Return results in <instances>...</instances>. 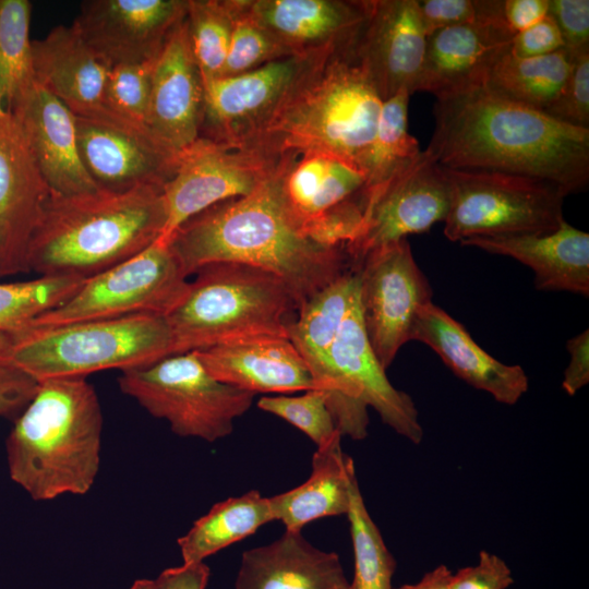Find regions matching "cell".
<instances>
[{
    "mask_svg": "<svg viewBox=\"0 0 589 589\" xmlns=\"http://www.w3.org/2000/svg\"><path fill=\"white\" fill-rule=\"evenodd\" d=\"M426 151L444 168L552 183L566 195L589 183V129L503 97L485 85L436 98Z\"/></svg>",
    "mask_w": 589,
    "mask_h": 589,
    "instance_id": "cell-1",
    "label": "cell"
},
{
    "mask_svg": "<svg viewBox=\"0 0 589 589\" xmlns=\"http://www.w3.org/2000/svg\"><path fill=\"white\" fill-rule=\"evenodd\" d=\"M165 241L189 276L217 262L255 266L281 278L300 306L354 268L345 248L318 244L298 229L272 177L252 194L217 203L191 217Z\"/></svg>",
    "mask_w": 589,
    "mask_h": 589,
    "instance_id": "cell-2",
    "label": "cell"
},
{
    "mask_svg": "<svg viewBox=\"0 0 589 589\" xmlns=\"http://www.w3.org/2000/svg\"><path fill=\"white\" fill-rule=\"evenodd\" d=\"M166 224L160 188L51 194L28 244V273L88 279L149 247Z\"/></svg>",
    "mask_w": 589,
    "mask_h": 589,
    "instance_id": "cell-3",
    "label": "cell"
},
{
    "mask_svg": "<svg viewBox=\"0 0 589 589\" xmlns=\"http://www.w3.org/2000/svg\"><path fill=\"white\" fill-rule=\"evenodd\" d=\"M103 425L86 377L39 381L5 441L11 480L37 502L86 494L99 471Z\"/></svg>",
    "mask_w": 589,
    "mask_h": 589,
    "instance_id": "cell-4",
    "label": "cell"
},
{
    "mask_svg": "<svg viewBox=\"0 0 589 589\" xmlns=\"http://www.w3.org/2000/svg\"><path fill=\"white\" fill-rule=\"evenodd\" d=\"M382 104L351 46L318 57L261 133L242 144L278 156L323 151L357 165L373 140Z\"/></svg>",
    "mask_w": 589,
    "mask_h": 589,
    "instance_id": "cell-5",
    "label": "cell"
},
{
    "mask_svg": "<svg viewBox=\"0 0 589 589\" xmlns=\"http://www.w3.org/2000/svg\"><path fill=\"white\" fill-rule=\"evenodd\" d=\"M183 300L166 315L173 354L259 337H287L300 302L278 276L233 262L194 272Z\"/></svg>",
    "mask_w": 589,
    "mask_h": 589,
    "instance_id": "cell-6",
    "label": "cell"
},
{
    "mask_svg": "<svg viewBox=\"0 0 589 589\" xmlns=\"http://www.w3.org/2000/svg\"><path fill=\"white\" fill-rule=\"evenodd\" d=\"M173 354L166 316L134 314L50 326H27L9 334L0 359L35 381L120 372Z\"/></svg>",
    "mask_w": 589,
    "mask_h": 589,
    "instance_id": "cell-7",
    "label": "cell"
},
{
    "mask_svg": "<svg viewBox=\"0 0 589 589\" xmlns=\"http://www.w3.org/2000/svg\"><path fill=\"white\" fill-rule=\"evenodd\" d=\"M118 384L151 416L166 420L178 436L211 443L232 432L235 420L250 409L255 396L213 377L195 351L122 371Z\"/></svg>",
    "mask_w": 589,
    "mask_h": 589,
    "instance_id": "cell-8",
    "label": "cell"
},
{
    "mask_svg": "<svg viewBox=\"0 0 589 589\" xmlns=\"http://www.w3.org/2000/svg\"><path fill=\"white\" fill-rule=\"evenodd\" d=\"M321 390L341 436L361 440L368 435V407L383 423L413 444H420L423 429L411 397L395 388L368 341L359 308L353 299L332 345L329 368Z\"/></svg>",
    "mask_w": 589,
    "mask_h": 589,
    "instance_id": "cell-9",
    "label": "cell"
},
{
    "mask_svg": "<svg viewBox=\"0 0 589 589\" xmlns=\"http://www.w3.org/2000/svg\"><path fill=\"white\" fill-rule=\"evenodd\" d=\"M446 172L450 206L444 236L449 241L551 232L564 220L567 195L552 183L494 171Z\"/></svg>",
    "mask_w": 589,
    "mask_h": 589,
    "instance_id": "cell-10",
    "label": "cell"
},
{
    "mask_svg": "<svg viewBox=\"0 0 589 589\" xmlns=\"http://www.w3.org/2000/svg\"><path fill=\"white\" fill-rule=\"evenodd\" d=\"M188 277L169 242L158 239L132 257L85 279L71 298L28 326L134 314L166 316L185 297Z\"/></svg>",
    "mask_w": 589,
    "mask_h": 589,
    "instance_id": "cell-11",
    "label": "cell"
},
{
    "mask_svg": "<svg viewBox=\"0 0 589 589\" xmlns=\"http://www.w3.org/2000/svg\"><path fill=\"white\" fill-rule=\"evenodd\" d=\"M358 272L362 325L372 351L386 370L399 349L412 340L417 316L432 301V289L407 239L371 251Z\"/></svg>",
    "mask_w": 589,
    "mask_h": 589,
    "instance_id": "cell-12",
    "label": "cell"
},
{
    "mask_svg": "<svg viewBox=\"0 0 589 589\" xmlns=\"http://www.w3.org/2000/svg\"><path fill=\"white\" fill-rule=\"evenodd\" d=\"M279 156L199 137L179 153L176 171L163 189L167 224L159 239L167 240L184 221L217 203L255 192L272 177Z\"/></svg>",
    "mask_w": 589,
    "mask_h": 589,
    "instance_id": "cell-13",
    "label": "cell"
},
{
    "mask_svg": "<svg viewBox=\"0 0 589 589\" xmlns=\"http://www.w3.org/2000/svg\"><path fill=\"white\" fill-rule=\"evenodd\" d=\"M75 119L81 159L98 190L164 189L172 178L179 153L159 141L147 127L109 109Z\"/></svg>",
    "mask_w": 589,
    "mask_h": 589,
    "instance_id": "cell-14",
    "label": "cell"
},
{
    "mask_svg": "<svg viewBox=\"0 0 589 589\" xmlns=\"http://www.w3.org/2000/svg\"><path fill=\"white\" fill-rule=\"evenodd\" d=\"M449 206L446 169L426 149L421 151L412 163L368 195L363 230L345 248L352 265L358 268L371 251L444 223Z\"/></svg>",
    "mask_w": 589,
    "mask_h": 589,
    "instance_id": "cell-15",
    "label": "cell"
},
{
    "mask_svg": "<svg viewBox=\"0 0 589 589\" xmlns=\"http://www.w3.org/2000/svg\"><path fill=\"white\" fill-rule=\"evenodd\" d=\"M321 56L290 57L239 75L203 80L200 137L226 144L253 140Z\"/></svg>",
    "mask_w": 589,
    "mask_h": 589,
    "instance_id": "cell-16",
    "label": "cell"
},
{
    "mask_svg": "<svg viewBox=\"0 0 589 589\" xmlns=\"http://www.w3.org/2000/svg\"><path fill=\"white\" fill-rule=\"evenodd\" d=\"M187 8L188 0H86L72 25L110 69L155 60Z\"/></svg>",
    "mask_w": 589,
    "mask_h": 589,
    "instance_id": "cell-17",
    "label": "cell"
},
{
    "mask_svg": "<svg viewBox=\"0 0 589 589\" xmlns=\"http://www.w3.org/2000/svg\"><path fill=\"white\" fill-rule=\"evenodd\" d=\"M426 39L418 0H369L352 51L383 103L416 92Z\"/></svg>",
    "mask_w": 589,
    "mask_h": 589,
    "instance_id": "cell-18",
    "label": "cell"
},
{
    "mask_svg": "<svg viewBox=\"0 0 589 589\" xmlns=\"http://www.w3.org/2000/svg\"><path fill=\"white\" fill-rule=\"evenodd\" d=\"M50 195L16 119L0 104V277L28 273V244Z\"/></svg>",
    "mask_w": 589,
    "mask_h": 589,
    "instance_id": "cell-19",
    "label": "cell"
},
{
    "mask_svg": "<svg viewBox=\"0 0 589 589\" xmlns=\"http://www.w3.org/2000/svg\"><path fill=\"white\" fill-rule=\"evenodd\" d=\"M52 195L97 191L81 159L75 115L35 80L8 108Z\"/></svg>",
    "mask_w": 589,
    "mask_h": 589,
    "instance_id": "cell-20",
    "label": "cell"
},
{
    "mask_svg": "<svg viewBox=\"0 0 589 589\" xmlns=\"http://www.w3.org/2000/svg\"><path fill=\"white\" fill-rule=\"evenodd\" d=\"M244 12L294 56L351 47L365 21L369 0H240Z\"/></svg>",
    "mask_w": 589,
    "mask_h": 589,
    "instance_id": "cell-21",
    "label": "cell"
},
{
    "mask_svg": "<svg viewBox=\"0 0 589 589\" xmlns=\"http://www.w3.org/2000/svg\"><path fill=\"white\" fill-rule=\"evenodd\" d=\"M203 105V80L183 20L155 60L146 125L159 141L180 153L200 137Z\"/></svg>",
    "mask_w": 589,
    "mask_h": 589,
    "instance_id": "cell-22",
    "label": "cell"
},
{
    "mask_svg": "<svg viewBox=\"0 0 589 589\" xmlns=\"http://www.w3.org/2000/svg\"><path fill=\"white\" fill-rule=\"evenodd\" d=\"M272 179L283 207L303 235L365 187V176L353 161L323 151L283 153Z\"/></svg>",
    "mask_w": 589,
    "mask_h": 589,
    "instance_id": "cell-23",
    "label": "cell"
},
{
    "mask_svg": "<svg viewBox=\"0 0 589 589\" xmlns=\"http://www.w3.org/2000/svg\"><path fill=\"white\" fill-rule=\"evenodd\" d=\"M195 352L213 377L253 395L314 388L303 359L287 337L231 341Z\"/></svg>",
    "mask_w": 589,
    "mask_h": 589,
    "instance_id": "cell-24",
    "label": "cell"
},
{
    "mask_svg": "<svg viewBox=\"0 0 589 589\" xmlns=\"http://www.w3.org/2000/svg\"><path fill=\"white\" fill-rule=\"evenodd\" d=\"M412 340L428 345L458 377L501 404L515 405L528 389L520 365L505 364L485 352L459 322L432 301L419 311Z\"/></svg>",
    "mask_w": 589,
    "mask_h": 589,
    "instance_id": "cell-25",
    "label": "cell"
},
{
    "mask_svg": "<svg viewBox=\"0 0 589 589\" xmlns=\"http://www.w3.org/2000/svg\"><path fill=\"white\" fill-rule=\"evenodd\" d=\"M34 80L61 100L75 116L107 109L105 84L108 68L76 28L59 25L32 40Z\"/></svg>",
    "mask_w": 589,
    "mask_h": 589,
    "instance_id": "cell-26",
    "label": "cell"
},
{
    "mask_svg": "<svg viewBox=\"0 0 589 589\" xmlns=\"http://www.w3.org/2000/svg\"><path fill=\"white\" fill-rule=\"evenodd\" d=\"M512 37L485 24L449 26L431 33L416 92L436 98L484 84L495 60Z\"/></svg>",
    "mask_w": 589,
    "mask_h": 589,
    "instance_id": "cell-27",
    "label": "cell"
},
{
    "mask_svg": "<svg viewBox=\"0 0 589 589\" xmlns=\"http://www.w3.org/2000/svg\"><path fill=\"white\" fill-rule=\"evenodd\" d=\"M460 243L519 261L533 272L539 290L589 294V233L565 219L551 232L471 238Z\"/></svg>",
    "mask_w": 589,
    "mask_h": 589,
    "instance_id": "cell-28",
    "label": "cell"
},
{
    "mask_svg": "<svg viewBox=\"0 0 589 589\" xmlns=\"http://www.w3.org/2000/svg\"><path fill=\"white\" fill-rule=\"evenodd\" d=\"M339 556L312 545L301 531L242 554L235 589H348Z\"/></svg>",
    "mask_w": 589,
    "mask_h": 589,
    "instance_id": "cell-29",
    "label": "cell"
},
{
    "mask_svg": "<svg viewBox=\"0 0 589 589\" xmlns=\"http://www.w3.org/2000/svg\"><path fill=\"white\" fill-rule=\"evenodd\" d=\"M340 440L317 447L311 476L303 484L268 497L274 519L281 521L286 530L301 531L315 519L347 514L356 469L352 459L342 453Z\"/></svg>",
    "mask_w": 589,
    "mask_h": 589,
    "instance_id": "cell-30",
    "label": "cell"
},
{
    "mask_svg": "<svg viewBox=\"0 0 589 589\" xmlns=\"http://www.w3.org/2000/svg\"><path fill=\"white\" fill-rule=\"evenodd\" d=\"M273 520L268 497L255 490L217 503L178 539L183 563L203 562Z\"/></svg>",
    "mask_w": 589,
    "mask_h": 589,
    "instance_id": "cell-31",
    "label": "cell"
},
{
    "mask_svg": "<svg viewBox=\"0 0 589 589\" xmlns=\"http://www.w3.org/2000/svg\"><path fill=\"white\" fill-rule=\"evenodd\" d=\"M508 49L492 64L483 85L503 97L544 111L569 74L572 56L561 49L545 56L520 58Z\"/></svg>",
    "mask_w": 589,
    "mask_h": 589,
    "instance_id": "cell-32",
    "label": "cell"
},
{
    "mask_svg": "<svg viewBox=\"0 0 589 589\" xmlns=\"http://www.w3.org/2000/svg\"><path fill=\"white\" fill-rule=\"evenodd\" d=\"M410 95L402 88L382 104L373 140L357 163L365 176L368 194L382 188L421 153L418 141L408 133Z\"/></svg>",
    "mask_w": 589,
    "mask_h": 589,
    "instance_id": "cell-33",
    "label": "cell"
},
{
    "mask_svg": "<svg viewBox=\"0 0 589 589\" xmlns=\"http://www.w3.org/2000/svg\"><path fill=\"white\" fill-rule=\"evenodd\" d=\"M346 515L354 557L353 578L348 589H393L396 562L368 512L356 474L350 481Z\"/></svg>",
    "mask_w": 589,
    "mask_h": 589,
    "instance_id": "cell-34",
    "label": "cell"
},
{
    "mask_svg": "<svg viewBox=\"0 0 589 589\" xmlns=\"http://www.w3.org/2000/svg\"><path fill=\"white\" fill-rule=\"evenodd\" d=\"M31 19L28 0H0V104L7 109L34 81Z\"/></svg>",
    "mask_w": 589,
    "mask_h": 589,
    "instance_id": "cell-35",
    "label": "cell"
},
{
    "mask_svg": "<svg viewBox=\"0 0 589 589\" xmlns=\"http://www.w3.org/2000/svg\"><path fill=\"white\" fill-rule=\"evenodd\" d=\"M84 281L69 276H38L0 284V333L12 334L27 327L71 298Z\"/></svg>",
    "mask_w": 589,
    "mask_h": 589,
    "instance_id": "cell-36",
    "label": "cell"
},
{
    "mask_svg": "<svg viewBox=\"0 0 589 589\" xmlns=\"http://www.w3.org/2000/svg\"><path fill=\"white\" fill-rule=\"evenodd\" d=\"M184 21L202 80L220 77L233 28L230 0H188Z\"/></svg>",
    "mask_w": 589,
    "mask_h": 589,
    "instance_id": "cell-37",
    "label": "cell"
},
{
    "mask_svg": "<svg viewBox=\"0 0 589 589\" xmlns=\"http://www.w3.org/2000/svg\"><path fill=\"white\" fill-rule=\"evenodd\" d=\"M233 28L221 76H235L269 62L297 57L274 34L253 21L240 0H230Z\"/></svg>",
    "mask_w": 589,
    "mask_h": 589,
    "instance_id": "cell-38",
    "label": "cell"
},
{
    "mask_svg": "<svg viewBox=\"0 0 589 589\" xmlns=\"http://www.w3.org/2000/svg\"><path fill=\"white\" fill-rule=\"evenodd\" d=\"M257 407L289 422L317 447L330 443L341 434L337 430L324 394L318 389L305 390L303 395L288 397H262Z\"/></svg>",
    "mask_w": 589,
    "mask_h": 589,
    "instance_id": "cell-39",
    "label": "cell"
},
{
    "mask_svg": "<svg viewBox=\"0 0 589 589\" xmlns=\"http://www.w3.org/2000/svg\"><path fill=\"white\" fill-rule=\"evenodd\" d=\"M155 60L110 68L105 84L106 108L129 121L147 127Z\"/></svg>",
    "mask_w": 589,
    "mask_h": 589,
    "instance_id": "cell-40",
    "label": "cell"
},
{
    "mask_svg": "<svg viewBox=\"0 0 589 589\" xmlns=\"http://www.w3.org/2000/svg\"><path fill=\"white\" fill-rule=\"evenodd\" d=\"M570 56L569 74L543 112L566 124L589 129V49Z\"/></svg>",
    "mask_w": 589,
    "mask_h": 589,
    "instance_id": "cell-41",
    "label": "cell"
},
{
    "mask_svg": "<svg viewBox=\"0 0 589 589\" xmlns=\"http://www.w3.org/2000/svg\"><path fill=\"white\" fill-rule=\"evenodd\" d=\"M550 0H481V21L510 37L549 13Z\"/></svg>",
    "mask_w": 589,
    "mask_h": 589,
    "instance_id": "cell-42",
    "label": "cell"
},
{
    "mask_svg": "<svg viewBox=\"0 0 589 589\" xmlns=\"http://www.w3.org/2000/svg\"><path fill=\"white\" fill-rule=\"evenodd\" d=\"M549 14L555 21L569 55L589 49V1L550 0Z\"/></svg>",
    "mask_w": 589,
    "mask_h": 589,
    "instance_id": "cell-43",
    "label": "cell"
},
{
    "mask_svg": "<svg viewBox=\"0 0 589 589\" xmlns=\"http://www.w3.org/2000/svg\"><path fill=\"white\" fill-rule=\"evenodd\" d=\"M513 582L512 570L506 562L483 550L476 565L453 574L450 589H507Z\"/></svg>",
    "mask_w": 589,
    "mask_h": 589,
    "instance_id": "cell-44",
    "label": "cell"
},
{
    "mask_svg": "<svg viewBox=\"0 0 589 589\" xmlns=\"http://www.w3.org/2000/svg\"><path fill=\"white\" fill-rule=\"evenodd\" d=\"M564 49L561 32L548 13L540 21L516 34L509 45V52L520 58L545 56Z\"/></svg>",
    "mask_w": 589,
    "mask_h": 589,
    "instance_id": "cell-45",
    "label": "cell"
},
{
    "mask_svg": "<svg viewBox=\"0 0 589 589\" xmlns=\"http://www.w3.org/2000/svg\"><path fill=\"white\" fill-rule=\"evenodd\" d=\"M418 8L428 36L441 28L477 21V0H423L418 1Z\"/></svg>",
    "mask_w": 589,
    "mask_h": 589,
    "instance_id": "cell-46",
    "label": "cell"
},
{
    "mask_svg": "<svg viewBox=\"0 0 589 589\" xmlns=\"http://www.w3.org/2000/svg\"><path fill=\"white\" fill-rule=\"evenodd\" d=\"M38 382L0 359V417L15 419L33 398Z\"/></svg>",
    "mask_w": 589,
    "mask_h": 589,
    "instance_id": "cell-47",
    "label": "cell"
},
{
    "mask_svg": "<svg viewBox=\"0 0 589 589\" xmlns=\"http://www.w3.org/2000/svg\"><path fill=\"white\" fill-rule=\"evenodd\" d=\"M566 349L570 360L564 371L562 387L566 394L574 396L589 383V329L569 338Z\"/></svg>",
    "mask_w": 589,
    "mask_h": 589,
    "instance_id": "cell-48",
    "label": "cell"
},
{
    "mask_svg": "<svg viewBox=\"0 0 589 589\" xmlns=\"http://www.w3.org/2000/svg\"><path fill=\"white\" fill-rule=\"evenodd\" d=\"M209 568L204 562L167 568L154 580L155 589H205Z\"/></svg>",
    "mask_w": 589,
    "mask_h": 589,
    "instance_id": "cell-49",
    "label": "cell"
},
{
    "mask_svg": "<svg viewBox=\"0 0 589 589\" xmlns=\"http://www.w3.org/2000/svg\"><path fill=\"white\" fill-rule=\"evenodd\" d=\"M453 573L440 565L426 573L418 582L407 584L397 589H450Z\"/></svg>",
    "mask_w": 589,
    "mask_h": 589,
    "instance_id": "cell-50",
    "label": "cell"
},
{
    "mask_svg": "<svg viewBox=\"0 0 589 589\" xmlns=\"http://www.w3.org/2000/svg\"><path fill=\"white\" fill-rule=\"evenodd\" d=\"M130 589H155L154 580L140 579L136 580Z\"/></svg>",
    "mask_w": 589,
    "mask_h": 589,
    "instance_id": "cell-51",
    "label": "cell"
},
{
    "mask_svg": "<svg viewBox=\"0 0 589 589\" xmlns=\"http://www.w3.org/2000/svg\"><path fill=\"white\" fill-rule=\"evenodd\" d=\"M8 342H9V334L0 333V354L5 349Z\"/></svg>",
    "mask_w": 589,
    "mask_h": 589,
    "instance_id": "cell-52",
    "label": "cell"
}]
</instances>
